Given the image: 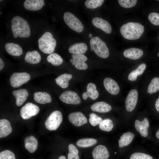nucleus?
Listing matches in <instances>:
<instances>
[{
	"label": "nucleus",
	"mask_w": 159,
	"mask_h": 159,
	"mask_svg": "<svg viewBox=\"0 0 159 159\" xmlns=\"http://www.w3.org/2000/svg\"><path fill=\"white\" fill-rule=\"evenodd\" d=\"M144 30V26L139 23L128 22L122 25L120 31L124 38L128 40H136L140 38Z\"/></svg>",
	"instance_id": "1"
},
{
	"label": "nucleus",
	"mask_w": 159,
	"mask_h": 159,
	"mask_svg": "<svg viewBox=\"0 0 159 159\" xmlns=\"http://www.w3.org/2000/svg\"><path fill=\"white\" fill-rule=\"evenodd\" d=\"M11 28L15 38L18 37L27 38L30 35L31 31L28 23L19 16H15L12 18Z\"/></svg>",
	"instance_id": "2"
},
{
	"label": "nucleus",
	"mask_w": 159,
	"mask_h": 159,
	"mask_svg": "<svg viewBox=\"0 0 159 159\" xmlns=\"http://www.w3.org/2000/svg\"><path fill=\"white\" fill-rule=\"evenodd\" d=\"M39 49L43 52L51 54L54 51L57 42L52 34L50 32H45L38 41Z\"/></svg>",
	"instance_id": "3"
},
{
	"label": "nucleus",
	"mask_w": 159,
	"mask_h": 159,
	"mask_svg": "<svg viewBox=\"0 0 159 159\" xmlns=\"http://www.w3.org/2000/svg\"><path fill=\"white\" fill-rule=\"evenodd\" d=\"M91 48L99 57L107 58L109 56V51L106 43L98 37L91 39L90 42Z\"/></svg>",
	"instance_id": "4"
},
{
	"label": "nucleus",
	"mask_w": 159,
	"mask_h": 159,
	"mask_svg": "<svg viewBox=\"0 0 159 159\" xmlns=\"http://www.w3.org/2000/svg\"><path fill=\"white\" fill-rule=\"evenodd\" d=\"M62 113L58 110L52 112L48 116L45 122L46 128L50 131L56 130L62 121Z\"/></svg>",
	"instance_id": "5"
},
{
	"label": "nucleus",
	"mask_w": 159,
	"mask_h": 159,
	"mask_svg": "<svg viewBox=\"0 0 159 159\" xmlns=\"http://www.w3.org/2000/svg\"><path fill=\"white\" fill-rule=\"evenodd\" d=\"M63 19L65 23L72 29L78 33L83 31L84 27L83 24L72 13L68 12H65Z\"/></svg>",
	"instance_id": "6"
},
{
	"label": "nucleus",
	"mask_w": 159,
	"mask_h": 159,
	"mask_svg": "<svg viewBox=\"0 0 159 159\" xmlns=\"http://www.w3.org/2000/svg\"><path fill=\"white\" fill-rule=\"evenodd\" d=\"M30 78V74L27 73L14 72L10 78V84L14 87H18L27 82Z\"/></svg>",
	"instance_id": "7"
},
{
	"label": "nucleus",
	"mask_w": 159,
	"mask_h": 159,
	"mask_svg": "<svg viewBox=\"0 0 159 159\" xmlns=\"http://www.w3.org/2000/svg\"><path fill=\"white\" fill-rule=\"evenodd\" d=\"M39 110V108L37 105L32 103L28 102L21 108L20 115L24 119H28L37 115Z\"/></svg>",
	"instance_id": "8"
},
{
	"label": "nucleus",
	"mask_w": 159,
	"mask_h": 159,
	"mask_svg": "<svg viewBox=\"0 0 159 159\" xmlns=\"http://www.w3.org/2000/svg\"><path fill=\"white\" fill-rule=\"evenodd\" d=\"M59 98L62 102L67 104L77 105L81 102L77 94L71 91L64 92L59 96Z\"/></svg>",
	"instance_id": "9"
},
{
	"label": "nucleus",
	"mask_w": 159,
	"mask_h": 159,
	"mask_svg": "<svg viewBox=\"0 0 159 159\" xmlns=\"http://www.w3.org/2000/svg\"><path fill=\"white\" fill-rule=\"evenodd\" d=\"M138 97V92L136 90H132L130 91L125 102V108L127 111L130 112L135 109L137 104Z\"/></svg>",
	"instance_id": "10"
},
{
	"label": "nucleus",
	"mask_w": 159,
	"mask_h": 159,
	"mask_svg": "<svg viewBox=\"0 0 159 159\" xmlns=\"http://www.w3.org/2000/svg\"><path fill=\"white\" fill-rule=\"evenodd\" d=\"M72 58L70 60L72 65H74L77 69L85 70L88 68L87 64L85 62L87 61V57L83 54H72Z\"/></svg>",
	"instance_id": "11"
},
{
	"label": "nucleus",
	"mask_w": 159,
	"mask_h": 159,
	"mask_svg": "<svg viewBox=\"0 0 159 159\" xmlns=\"http://www.w3.org/2000/svg\"><path fill=\"white\" fill-rule=\"evenodd\" d=\"M68 119L73 125L80 127L87 123V120L85 115L80 112H72L68 115Z\"/></svg>",
	"instance_id": "12"
},
{
	"label": "nucleus",
	"mask_w": 159,
	"mask_h": 159,
	"mask_svg": "<svg viewBox=\"0 0 159 159\" xmlns=\"http://www.w3.org/2000/svg\"><path fill=\"white\" fill-rule=\"evenodd\" d=\"M103 84L105 89L110 94L113 95L118 94L120 88L117 82L113 79L107 77L103 81Z\"/></svg>",
	"instance_id": "13"
},
{
	"label": "nucleus",
	"mask_w": 159,
	"mask_h": 159,
	"mask_svg": "<svg viewBox=\"0 0 159 159\" xmlns=\"http://www.w3.org/2000/svg\"><path fill=\"white\" fill-rule=\"evenodd\" d=\"M93 24L96 27L100 29L106 33L110 34L112 32V27L107 21L99 17H95L92 20Z\"/></svg>",
	"instance_id": "14"
},
{
	"label": "nucleus",
	"mask_w": 159,
	"mask_h": 159,
	"mask_svg": "<svg viewBox=\"0 0 159 159\" xmlns=\"http://www.w3.org/2000/svg\"><path fill=\"white\" fill-rule=\"evenodd\" d=\"M149 127V122L146 117L141 121L138 120L135 121V127L143 137H146L148 135V129Z\"/></svg>",
	"instance_id": "15"
},
{
	"label": "nucleus",
	"mask_w": 159,
	"mask_h": 159,
	"mask_svg": "<svg viewBox=\"0 0 159 159\" xmlns=\"http://www.w3.org/2000/svg\"><path fill=\"white\" fill-rule=\"evenodd\" d=\"M92 155L95 159H108L110 156L107 148L102 145L96 146L92 151Z\"/></svg>",
	"instance_id": "16"
},
{
	"label": "nucleus",
	"mask_w": 159,
	"mask_h": 159,
	"mask_svg": "<svg viewBox=\"0 0 159 159\" xmlns=\"http://www.w3.org/2000/svg\"><path fill=\"white\" fill-rule=\"evenodd\" d=\"M44 5L43 0H26L24 4L25 9L32 11L40 10Z\"/></svg>",
	"instance_id": "17"
},
{
	"label": "nucleus",
	"mask_w": 159,
	"mask_h": 159,
	"mask_svg": "<svg viewBox=\"0 0 159 159\" xmlns=\"http://www.w3.org/2000/svg\"><path fill=\"white\" fill-rule=\"evenodd\" d=\"M123 54L124 56L126 58L132 60H136L143 55V52L140 49L131 48L125 49Z\"/></svg>",
	"instance_id": "18"
},
{
	"label": "nucleus",
	"mask_w": 159,
	"mask_h": 159,
	"mask_svg": "<svg viewBox=\"0 0 159 159\" xmlns=\"http://www.w3.org/2000/svg\"><path fill=\"white\" fill-rule=\"evenodd\" d=\"M12 94L16 99V105L17 106L21 105L26 100L29 95L26 90L20 89L13 91Z\"/></svg>",
	"instance_id": "19"
},
{
	"label": "nucleus",
	"mask_w": 159,
	"mask_h": 159,
	"mask_svg": "<svg viewBox=\"0 0 159 159\" xmlns=\"http://www.w3.org/2000/svg\"><path fill=\"white\" fill-rule=\"evenodd\" d=\"M99 94L96 90L95 85L93 83H90L88 84L87 87V92L82 94V97L84 100L90 97L93 100L96 99L98 97Z\"/></svg>",
	"instance_id": "20"
},
{
	"label": "nucleus",
	"mask_w": 159,
	"mask_h": 159,
	"mask_svg": "<svg viewBox=\"0 0 159 159\" xmlns=\"http://www.w3.org/2000/svg\"><path fill=\"white\" fill-rule=\"evenodd\" d=\"M5 49L10 55L13 56H19L23 53L21 47L19 45L13 43H8L5 44Z\"/></svg>",
	"instance_id": "21"
},
{
	"label": "nucleus",
	"mask_w": 159,
	"mask_h": 159,
	"mask_svg": "<svg viewBox=\"0 0 159 159\" xmlns=\"http://www.w3.org/2000/svg\"><path fill=\"white\" fill-rule=\"evenodd\" d=\"M92 110L94 112L100 113H105L110 111L111 106L109 104L103 101H100L92 104L91 106Z\"/></svg>",
	"instance_id": "22"
},
{
	"label": "nucleus",
	"mask_w": 159,
	"mask_h": 159,
	"mask_svg": "<svg viewBox=\"0 0 159 159\" xmlns=\"http://www.w3.org/2000/svg\"><path fill=\"white\" fill-rule=\"evenodd\" d=\"M25 147L29 152L32 153L37 150L38 141L36 138L33 136L26 137L24 140Z\"/></svg>",
	"instance_id": "23"
},
{
	"label": "nucleus",
	"mask_w": 159,
	"mask_h": 159,
	"mask_svg": "<svg viewBox=\"0 0 159 159\" xmlns=\"http://www.w3.org/2000/svg\"><path fill=\"white\" fill-rule=\"evenodd\" d=\"M88 49L87 45L85 43H78L71 46L68 49L69 53L73 54H83Z\"/></svg>",
	"instance_id": "24"
},
{
	"label": "nucleus",
	"mask_w": 159,
	"mask_h": 159,
	"mask_svg": "<svg viewBox=\"0 0 159 159\" xmlns=\"http://www.w3.org/2000/svg\"><path fill=\"white\" fill-rule=\"evenodd\" d=\"M12 129L10 122L5 119L0 120V138L6 137L10 134Z\"/></svg>",
	"instance_id": "25"
},
{
	"label": "nucleus",
	"mask_w": 159,
	"mask_h": 159,
	"mask_svg": "<svg viewBox=\"0 0 159 159\" xmlns=\"http://www.w3.org/2000/svg\"><path fill=\"white\" fill-rule=\"evenodd\" d=\"M34 97L36 102L41 104L50 103L52 100L50 95L44 92H36L34 93Z\"/></svg>",
	"instance_id": "26"
},
{
	"label": "nucleus",
	"mask_w": 159,
	"mask_h": 159,
	"mask_svg": "<svg viewBox=\"0 0 159 159\" xmlns=\"http://www.w3.org/2000/svg\"><path fill=\"white\" fill-rule=\"evenodd\" d=\"M41 59V56L40 54L36 50L28 52L24 57L25 60L26 62L32 64L39 63Z\"/></svg>",
	"instance_id": "27"
},
{
	"label": "nucleus",
	"mask_w": 159,
	"mask_h": 159,
	"mask_svg": "<svg viewBox=\"0 0 159 159\" xmlns=\"http://www.w3.org/2000/svg\"><path fill=\"white\" fill-rule=\"evenodd\" d=\"M134 136V134L131 132L123 134L118 140L119 147L122 148L128 145L132 142Z\"/></svg>",
	"instance_id": "28"
},
{
	"label": "nucleus",
	"mask_w": 159,
	"mask_h": 159,
	"mask_svg": "<svg viewBox=\"0 0 159 159\" xmlns=\"http://www.w3.org/2000/svg\"><path fill=\"white\" fill-rule=\"evenodd\" d=\"M72 77V75L70 74H62L55 79L56 83L61 88H66L68 87L69 81Z\"/></svg>",
	"instance_id": "29"
},
{
	"label": "nucleus",
	"mask_w": 159,
	"mask_h": 159,
	"mask_svg": "<svg viewBox=\"0 0 159 159\" xmlns=\"http://www.w3.org/2000/svg\"><path fill=\"white\" fill-rule=\"evenodd\" d=\"M146 66L145 63H143L140 64L136 69L132 71L129 74L128 77V79L130 81L136 80L138 76L143 73Z\"/></svg>",
	"instance_id": "30"
},
{
	"label": "nucleus",
	"mask_w": 159,
	"mask_h": 159,
	"mask_svg": "<svg viewBox=\"0 0 159 159\" xmlns=\"http://www.w3.org/2000/svg\"><path fill=\"white\" fill-rule=\"evenodd\" d=\"M47 61L55 66L61 64L63 62L62 57L56 53H53L49 55L47 57Z\"/></svg>",
	"instance_id": "31"
},
{
	"label": "nucleus",
	"mask_w": 159,
	"mask_h": 159,
	"mask_svg": "<svg viewBox=\"0 0 159 159\" xmlns=\"http://www.w3.org/2000/svg\"><path fill=\"white\" fill-rule=\"evenodd\" d=\"M159 91V78L155 77L151 80L148 85L147 93L150 94Z\"/></svg>",
	"instance_id": "32"
},
{
	"label": "nucleus",
	"mask_w": 159,
	"mask_h": 159,
	"mask_svg": "<svg viewBox=\"0 0 159 159\" xmlns=\"http://www.w3.org/2000/svg\"><path fill=\"white\" fill-rule=\"evenodd\" d=\"M97 140L92 138H84L78 140L76 143L78 146L81 147H87L95 144Z\"/></svg>",
	"instance_id": "33"
},
{
	"label": "nucleus",
	"mask_w": 159,
	"mask_h": 159,
	"mask_svg": "<svg viewBox=\"0 0 159 159\" xmlns=\"http://www.w3.org/2000/svg\"><path fill=\"white\" fill-rule=\"evenodd\" d=\"M99 127L101 130L109 132L112 130L113 127V124L111 120L107 119L102 121L99 124Z\"/></svg>",
	"instance_id": "34"
},
{
	"label": "nucleus",
	"mask_w": 159,
	"mask_h": 159,
	"mask_svg": "<svg viewBox=\"0 0 159 159\" xmlns=\"http://www.w3.org/2000/svg\"><path fill=\"white\" fill-rule=\"evenodd\" d=\"M69 152L68 159H80L79 151L77 148L73 144H70L68 147Z\"/></svg>",
	"instance_id": "35"
},
{
	"label": "nucleus",
	"mask_w": 159,
	"mask_h": 159,
	"mask_svg": "<svg viewBox=\"0 0 159 159\" xmlns=\"http://www.w3.org/2000/svg\"><path fill=\"white\" fill-rule=\"evenodd\" d=\"M104 1V0H87L85 2V5L87 9H95L101 6Z\"/></svg>",
	"instance_id": "36"
},
{
	"label": "nucleus",
	"mask_w": 159,
	"mask_h": 159,
	"mask_svg": "<svg viewBox=\"0 0 159 159\" xmlns=\"http://www.w3.org/2000/svg\"><path fill=\"white\" fill-rule=\"evenodd\" d=\"M119 4L122 7L128 8L135 6L137 1L136 0H118Z\"/></svg>",
	"instance_id": "37"
},
{
	"label": "nucleus",
	"mask_w": 159,
	"mask_h": 159,
	"mask_svg": "<svg viewBox=\"0 0 159 159\" xmlns=\"http://www.w3.org/2000/svg\"><path fill=\"white\" fill-rule=\"evenodd\" d=\"M90 117L89 121L92 125L95 126L99 124L102 121V118L97 116L96 114L91 113L89 115Z\"/></svg>",
	"instance_id": "38"
},
{
	"label": "nucleus",
	"mask_w": 159,
	"mask_h": 159,
	"mask_svg": "<svg viewBox=\"0 0 159 159\" xmlns=\"http://www.w3.org/2000/svg\"><path fill=\"white\" fill-rule=\"evenodd\" d=\"M148 19L153 25L159 26V13L151 12L148 16Z\"/></svg>",
	"instance_id": "39"
},
{
	"label": "nucleus",
	"mask_w": 159,
	"mask_h": 159,
	"mask_svg": "<svg viewBox=\"0 0 159 159\" xmlns=\"http://www.w3.org/2000/svg\"><path fill=\"white\" fill-rule=\"evenodd\" d=\"M130 159H153L150 155L144 153H135L132 154Z\"/></svg>",
	"instance_id": "40"
},
{
	"label": "nucleus",
	"mask_w": 159,
	"mask_h": 159,
	"mask_svg": "<svg viewBox=\"0 0 159 159\" xmlns=\"http://www.w3.org/2000/svg\"><path fill=\"white\" fill-rule=\"evenodd\" d=\"M0 159H15V157L11 151L6 150L0 153Z\"/></svg>",
	"instance_id": "41"
},
{
	"label": "nucleus",
	"mask_w": 159,
	"mask_h": 159,
	"mask_svg": "<svg viewBox=\"0 0 159 159\" xmlns=\"http://www.w3.org/2000/svg\"><path fill=\"white\" fill-rule=\"evenodd\" d=\"M155 107L156 110L159 113V97L156 101Z\"/></svg>",
	"instance_id": "42"
},
{
	"label": "nucleus",
	"mask_w": 159,
	"mask_h": 159,
	"mask_svg": "<svg viewBox=\"0 0 159 159\" xmlns=\"http://www.w3.org/2000/svg\"><path fill=\"white\" fill-rule=\"evenodd\" d=\"M4 66V62L2 59L0 58V70H1L3 68Z\"/></svg>",
	"instance_id": "43"
},
{
	"label": "nucleus",
	"mask_w": 159,
	"mask_h": 159,
	"mask_svg": "<svg viewBox=\"0 0 159 159\" xmlns=\"http://www.w3.org/2000/svg\"><path fill=\"white\" fill-rule=\"evenodd\" d=\"M155 135L156 137L159 139V130L157 132Z\"/></svg>",
	"instance_id": "44"
},
{
	"label": "nucleus",
	"mask_w": 159,
	"mask_h": 159,
	"mask_svg": "<svg viewBox=\"0 0 159 159\" xmlns=\"http://www.w3.org/2000/svg\"><path fill=\"white\" fill-rule=\"evenodd\" d=\"M58 159H67V158L64 156L62 155L60 156Z\"/></svg>",
	"instance_id": "45"
},
{
	"label": "nucleus",
	"mask_w": 159,
	"mask_h": 159,
	"mask_svg": "<svg viewBox=\"0 0 159 159\" xmlns=\"http://www.w3.org/2000/svg\"><path fill=\"white\" fill-rule=\"evenodd\" d=\"M89 37L90 38H92V35L91 34H90L89 35Z\"/></svg>",
	"instance_id": "46"
},
{
	"label": "nucleus",
	"mask_w": 159,
	"mask_h": 159,
	"mask_svg": "<svg viewBox=\"0 0 159 159\" xmlns=\"http://www.w3.org/2000/svg\"><path fill=\"white\" fill-rule=\"evenodd\" d=\"M91 51H93L92 49L91 48Z\"/></svg>",
	"instance_id": "47"
},
{
	"label": "nucleus",
	"mask_w": 159,
	"mask_h": 159,
	"mask_svg": "<svg viewBox=\"0 0 159 159\" xmlns=\"http://www.w3.org/2000/svg\"><path fill=\"white\" fill-rule=\"evenodd\" d=\"M158 56L159 57V52L158 54Z\"/></svg>",
	"instance_id": "48"
},
{
	"label": "nucleus",
	"mask_w": 159,
	"mask_h": 159,
	"mask_svg": "<svg viewBox=\"0 0 159 159\" xmlns=\"http://www.w3.org/2000/svg\"><path fill=\"white\" fill-rule=\"evenodd\" d=\"M116 152H115V154H116Z\"/></svg>",
	"instance_id": "49"
},
{
	"label": "nucleus",
	"mask_w": 159,
	"mask_h": 159,
	"mask_svg": "<svg viewBox=\"0 0 159 159\" xmlns=\"http://www.w3.org/2000/svg\"><path fill=\"white\" fill-rule=\"evenodd\" d=\"M158 1H159V0H158Z\"/></svg>",
	"instance_id": "50"
},
{
	"label": "nucleus",
	"mask_w": 159,
	"mask_h": 159,
	"mask_svg": "<svg viewBox=\"0 0 159 159\" xmlns=\"http://www.w3.org/2000/svg\"></svg>",
	"instance_id": "51"
}]
</instances>
